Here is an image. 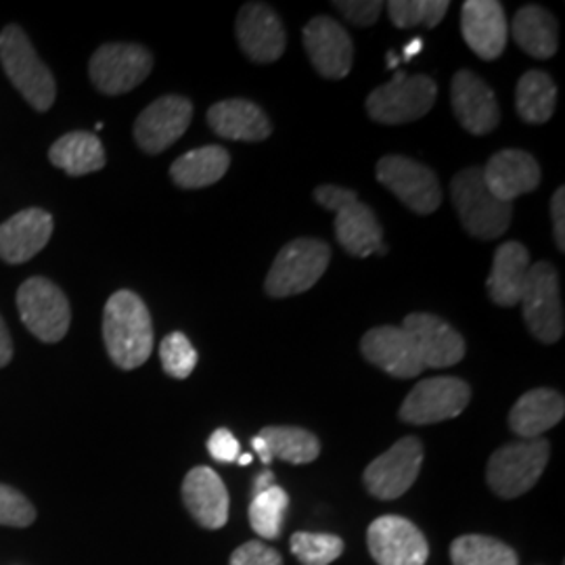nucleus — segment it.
I'll use <instances>...</instances> for the list:
<instances>
[{
  "mask_svg": "<svg viewBox=\"0 0 565 565\" xmlns=\"http://www.w3.org/2000/svg\"><path fill=\"white\" fill-rule=\"evenodd\" d=\"M103 340L109 359L124 371L139 369L153 350L151 315L141 298L128 289L116 291L103 310Z\"/></svg>",
  "mask_w": 565,
  "mask_h": 565,
  "instance_id": "nucleus-1",
  "label": "nucleus"
},
{
  "mask_svg": "<svg viewBox=\"0 0 565 565\" xmlns=\"http://www.w3.org/2000/svg\"><path fill=\"white\" fill-rule=\"evenodd\" d=\"M315 200L335 214V237L350 256L366 258L385 254L384 228L354 191L323 184L315 191Z\"/></svg>",
  "mask_w": 565,
  "mask_h": 565,
  "instance_id": "nucleus-2",
  "label": "nucleus"
},
{
  "mask_svg": "<svg viewBox=\"0 0 565 565\" xmlns=\"http://www.w3.org/2000/svg\"><path fill=\"white\" fill-rule=\"evenodd\" d=\"M0 61L11 84L34 109L46 111L55 103L57 86L51 70L39 60L34 46L20 25L0 32Z\"/></svg>",
  "mask_w": 565,
  "mask_h": 565,
  "instance_id": "nucleus-3",
  "label": "nucleus"
},
{
  "mask_svg": "<svg viewBox=\"0 0 565 565\" xmlns=\"http://www.w3.org/2000/svg\"><path fill=\"white\" fill-rule=\"evenodd\" d=\"M452 203L465 231L478 239H499L511 224V203L497 200L486 186L482 168H465L450 184Z\"/></svg>",
  "mask_w": 565,
  "mask_h": 565,
  "instance_id": "nucleus-4",
  "label": "nucleus"
},
{
  "mask_svg": "<svg viewBox=\"0 0 565 565\" xmlns=\"http://www.w3.org/2000/svg\"><path fill=\"white\" fill-rule=\"evenodd\" d=\"M551 455L545 438L501 446L488 461L486 482L501 499H518L541 480Z\"/></svg>",
  "mask_w": 565,
  "mask_h": 565,
  "instance_id": "nucleus-5",
  "label": "nucleus"
},
{
  "mask_svg": "<svg viewBox=\"0 0 565 565\" xmlns=\"http://www.w3.org/2000/svg\"><path fill=\"white\" fill-rule=\"evenodd\" d=\"M331 249L319 239H294L275 258L264 282L270 298H289L308 291L323 277Z\"/></svg>",
  "mask_w": 565,
  "mask_h": 565,
  "instance_id": "nucleus-6",
  "label": "nucleus"
},
{
  "mask_svg": "<svg viewBox=\"0 0 565 565\" xmlns=\"http://www.w3.org/2000/svg\"><path fill=\"white\" fill-rule=\"evenodd\" d=\"M520 302L530 333L543 343H555L564 335V303L559 275L548 263L530 264Z\"/></svg>",
  "mask_w": 565,
  "mask_h": 565,
  "instance_id": "nucleus-7",
  "label": "nucleus"
},
{
  "mask_svg": "<svg viewBox=\"0 0 565 565\" xmlns=\"http://www.w3.org/2000/svg\"><path fill=\"white\" fill-rule=\"evenodd\" d=\"M436 97L438 86L429 76H406L398 72L392 81L369 95L366 111L380 124L396 126L427 116Z\"/></svg>",
  "mask_w": 565,
  "mask_h": 565,
  "instance_id": "nucleus-8",
  "label": "nucleus"
},
{
  "mask_svg": "<svg viewBox=\"0 0 565 565\" xmlns=\"http://www.w3.org/2000/svg\"><path fill=\"white\" fill-rule=\"evenodd\" d=\"M18 308L28 331L41 342H60L72 323V310L65 294L55 282L42 277H32L21 285Z\"/></svg>",
  "mask_w": 565,
  "mask_h": 565,
  "instance_id": "nucleus-9",
  "label": "nucleus"
},
{
  "mask_svg": "<svg viewBox=\"0 0 565 565\" xmlns=\"http://www.w3.org/2000/svg\"><path fill=\"white\" fill-rule=\"evenodd\" d=\"M424 465V445L415 436L398 440L364 469V486L380 501H394L415 484Z\"/></svg>",
  "mask_w": 565,
  "mask_h": 565,
  "instance_id": "nucleus-10",
  "label": "nucleus"
},
{
  "mask_svg": "<svg viewBox=\"0 0 565 565\" xmlns=\"http://www.w3.org/2000/svg\"><path fill=\"white\" fill-rule=\"evenodd\" d=\"M377 181L390 189L408 210L422 216L434 214L443 202L438 177L424 163L403 156L382 158L377 163Z\"/></svg>",
  "mask_w": 565,
  "mask_h": 565,
  "instance_id": "nucleus-11",
  "label": "nucleus"
},
{
  "mask_svg": "<svg viewBox=\"0 0 565 565\" xmlns=\"http://www.w3.org/2000/svg\"><path fill=\"white\" fill-rule=\"evenodd\" d=\"M153 67L151 53L141 44H103L90 60V81L105 95H124L137 88Z\"/></svg>",
  "mask_w": 565,
  "mask_h": 565,
  "instance_id": "nucleus-12",
  "label": "nucleus"
},
{
  "mask_svg": "<svg viewBox=\"0 0 565 565\" xmlns=\"http://www.w3.org/2000/svg\"><path fill=\"white\" fill-rule=\"evenodd\" d=\"M471 387L459 377H429L411 390L401 406L404 424H440L459 417L469 404Z\"/></svg>",
  "mask_w": 565,
  "mask_h": 565,
  "instance_id": "nucleus-13",
  "label": "nucleus"
},
{
  "mask_svg": "<svg viewBox=\"0 0 565 565\" xmlns=\"http://www.w3.org/2000/svg\"><path fill=\"white\" fill-rule=\"evenodd\" d=\"M366 545L380 565H425L429 557L424 532L401 515L377 518L366 530Z\"/></svg>",
  "mask_w": 565,
  "mask_h": 565,
  "instance_id": "nucleus-14",
  "label": "nucleus"
},
{
  "mask_svg": "<svg viewBox=\"0 0 565 565\" xmlns=\"http://www.w3.org/2000/svg\"><path fill=\"white\" fill-rule=\"evenodd\" d=\"M303 46L315 70L329 81H342L350 74L354 46L350 34L331 18H315L303 28Z\"/></svg>",
  "mask_w": 565,
  "mask_h": 565,
  "instance_id": "nucleus-15",
  "label": "nucleus"
},
{
  "mask_svg": "<svg viewBox=\"0 0 565 565\" xmlns=\"http://www.w3.org/2000/svg\"><path fill=\"white\" fill-rule=\"evenodd\" d=\"M193 118V105L179 95L151 103L135 121V139L142 151L162 153L181 139Z\"/></svg>",
  "mask_w": 565,
  "mask_h": 565,
  "instance_id": "nucleus-16",
  "label": "nucleus"
},
{
  "mask_svg": "<svg viewBox=\"0 0 565 565\" xmlns=\"http://www.w3.org/2000/svg\"><path fill=\"white\" fill-rule=\"evenodd\" d=\"M403 329L415 343L425 369H446L463 361L465 340L443 319L413 312L404 319Z\"/></svg>",
  "mask_w": 565,
  "mask_h": 565,
  "instance_id": "nucleus-17",
  "label": "nucleus"
},
{
  "mask_svg": "<svg viewBox=\"0 0 565 565\" xmlns=\"http://www.w3.org/2000/svg\"><path fill=\"white\" fill-rule=\"evenodd\" d=\"M450 102L457 120L471 135H488L501 121L494 90L469 70L455 74L450 84Z\"/></svg>",
  "mask_w": 565,
  "mask_h": 565,
  "instance_id": "nucleus-18",
  "label": "nucleus"
},
{
  "mask_svg": "<svg viewBox=\"0 0 565 565\" xmlns=\"http://www.w3.org/2000/svg\"><path fill=\"white\" fill-rule=\"evenodd\" d=\"M237 41L243 53L256 63H275L285 51V28L275 9L264 2L243 4L237 15Z\"/></svg>",
  "mask_w": 565,
  "mask_h": 565,
  "instance_id": "nucleus-19",
  "label": "nucleus"
},
{
  "mask_svg": "<svg viewBox=\"0 0 565 565\" xmlns=\"http://www.w3.org/2000/svg\"><path fill=\"white\" fill-rule=\"evenodd\" d=\"M364 359L380 366L387 375L398 380H411L424 373V363L413 340L403 327H377L364 333L361 342Z\"/></svg>",
  "mask_w": 565,
  "mask_h": 565,
  "instance_id": "nucleus-20",
  "label": "nucleus"
},
{
  "mask_svg": "<svg viewBox=\"0 0 565 565\" xmlns=\"http://www.w3.org/2000/svg\"><path fill=\"white\" fill-rule=\"evenodd\" d=\"M467 46L486 61L499 60L507 46V18L497 0H467L461 9Z\"/></svg>",
  "mask_w": 565,
  "mask_h": 565,
  "instance_id": "nucleus-21",
  "label": "nucleus"
},
{
  "mask_svg": "<svg viewBox=\"0 0 565 565\" xmlns=\"http://www.w3.org/2000/svg\"><path fill=\"white\" fill-rule=\"evenodd\" d=\"M482 174L488 191L505 203L541 184V166L522 149H503L494 153L482 168Z\"/></svg>",
  "mask_w": 565,
  "mask_h": 565,
  "instance_id": "nucleus-22",
  "label": "nucleus"
},
{
  "mask_svg": "<svg viewBox=\"0 0 565 565\" xmlns=\"http://www.w3.org/2000/svg\"><path fill=\"white\" fill-rule=\"evenodd\" d=\"M53 235V216L30 207L0 224V258L9 264L32 260Z\"/></svg>",
  "mask_w": 565,
  "mask_h": 565,
  "instance_id": "nucleus-23",
  "label": "nucleus"
},
{
  "mask_svg": "<svg viewBox=\"0 0 565 565\" xmlns=\"http://www.w3.org/2000/svg\"><path fill=\"white\" fill-rule=\"evenodd\" d=\"M182 501L198 524L221 530L228 522V492L212 467H193L182 482Z\"/></svg>",
  "mask_w": 565,
  "mask_h": 565,
  "instance_id": "nucleus-24",
  "label": "nucleus"
},
{
  "mask_svg": "<svg viewBox=\"0 0 565 565\" xmlns=\"http://www.w3.org/2000/svg\"><path fill=\"white\" fill-rule=\"evenodd\" d=\"M565 415L564 396L555 390H530L513 404L509 413V427L522 440H536L551 427L559 424Z\"/></svg>",
  "mask_w": 565,
  "mask_h": 565,
  "instance_id": "nucleus-25",
  "label": "nucleus"
},
{
  "mask_svg": "<svg viewBox=\"0 0 565 565\" xmlns=\"http://www.w3.org/2000/svg\"><path fill=\"white\" fill-rule=\"evenodd\" d=\"M210 128L228 141H264L273 126L263 109L247 99H226L207 111Z\"/></svg>",
  "mask_w": 565,
  "mask_h": 565,
  "instance_id": "nucleus-26",
  "label": "nucleus"
},
{
  "mask_svg": "<svg viewBox=\"0 0 565 565\" xmlns=\"http://www.w3.org/2000/svg\"><path fill=\"white\" fill-rule=\"evenodd\" d=\"M530 270V254L522 243L507 242L497 249L488 277L490 300L499 306H515L522 298L525 277Z\"/></svg>",
  "mask_w": 565,
  "mask_h": 565,
  "instance_id": "nucleus-27",
  "label": "nucleus"
},
{
  "mask_svg": "<svg viewBox=\"0 0 565 565\" xmlns=\"http://www.w3.org/2000/svg\"><path fill=\"white\" fill-rule=\"evenodd\" d=\"M513 39L534 60H551L559 46L555 18L539 4H525L513 18Z\"/></svg>",
  "mask_w": 565,
  "mask_h": 565,
  "instance_id": "nucleus-28",
  "label": "nucleus"
},
{
  "mask_svg": "<svg viewBox=\"0 0 565 565\" xmlns=\"http://www.w3.org/2000/svg\"><path fill=\"white\" fill-rule=\"evenodd\" d=\"M231 166L224 147L207 145L181 156L170 168V177L182 189H202L221 181Z\"/></svg>",
  "mask_w": 565,
  "mask_h": 565,
  "instance_id": "nucleus-29",
  "label": "nucleus"
},
{
  "mask_svg": "<svg viewBox=\"0 0 565 565\" xmlns=\"http://www.w3.org/2000/svg\"><path fill=\"white\" fill-rule=\"evenodd\" d=\"M49 160L70 177H84L102 170L105 166V149L102 141L90 132H70L51 147Z\"/></svg>",
  "mask_w": 565,
  "mask_h": 565,
  "instance_id": "nucleus-30",
  "label": "nucleus"
},
{
  "mask_svg": "<svg viewBox=\"0 0 565 565\" xmlns=\"http://www.w3.org/2000/svg\"><path fill=\"white\" fill-rule=\"evenodd\" d=\"M258 436L266 445L270 461L279 459L285 463L306 465L312 463L321 455L319 438L302 427L270 425V427H264Z\"/></svg>",
  "mask_w": 565,
  "mask_h": 565,
  "instance_id": "nucleus-31",
  "label": "nucleus"
},
{
  "mask_svg": "<svg viewBox=\"0 0 565 565\" xmlns=\"http://www.w3.org/2000/svg\"><path fill=\"white\" fill-rule=\"evenodd\" d=\"M557 103V86L545 72H525L515 88V107L527 124H545Z\"/></svg>",
  "mask_w": 565,
  "mask_h": 565,
  "instance_id": "nucleus-32",
  "label": "nucleus"
},
{
  "mask_svg": "<svg viewBox=\"0 0 565 565\" xmlns=\"http://www.w3.org/2000/svg\"><path fill=\"white\" fill-rule=\"evenodd\" d=\"M452 565H520L518 553L499 539L465 534L450 545Z\"/></svg>",
  "mask_w": 565,
  "mask_h": 565,
  "instance_id": "nucleus-33",
  "label": "nucleus"
},
{
  "mask_svg": "<svg viewBox=\"0 0 565 565\" xmlns=\"http://www.w3.org/2000/svg\"><path fill=\"white\" fill-rule=\"evenodd\" d=\"M287 507H289V497L277 484L256 494L249 505V524L254 527V532L266 541L279 539Z\"/></svg>",
  "mask_w": 565,
  "mask_h": 565,
  "instance_id": "nucleus-34",
  "label": "nucleus"
},
{
  "mask_svg": "<svg viewBox=\"0 0 565 565\" xmlns=\"http://www.w3.org/2000/svg\"><path fill=\"white\" fill-rule=\"evenodd\" d=\"M385 7L392 23L404 30L413 25L436 28L440 21L445 20L450 2L448 0H392Z\"/></svg>",
  "mask_w": 565,
  "mask_h": 565,
  "instance_id": "nucleus-35",
  "label": "nucleus"
},
{
  "mask_svg": "<svg viewBox=\"0 0 565 565\" xmlns=\"http://www.w3.org/2000/svg\"><path fill=\"white\" fill-rule=\"evenodd\" d=\"M291 553L302 565H329L342 555L343 541L335 534L296 532L291 536Z\"/></svg>",
  "mask_w": 565,
  "mask_h": 565,
  "instance_id": "nucleus-36",
  "label": "nucleus"
},
{
  "mask_svg": "<svg viewBox=\"0 0 565 565\" xmlns=\"http://www.w3.org/2000/svg\"><path fill=\"white\" fill-rule=\"evenodd\" d=\"M160 359H162L163 371L170 377L186 380L198 364V350L193 348V343L184 333L174 331L163 338L162 345H160Z\"/></svg>",
  "mask_w": 565,
  "mask_h": 565,
  "instance_id": "nucleus-37",
  "label": "nucleus"
},
{
  "mask_svg": "<svg viewBox=\"0 0 565 565\" xmlns=\"http://www.w3.org/2000/svg\"><path fill=\"white\" fill-rule=\"evenodd\" d=\"M36 511L32 503L11 486L0 484V525L25 527L34 524Z\"/></svg>",
  "mask_w": 565,
  "mask_h": 565,
  "instance_id": "nucleus-38",
  "label": "nucleus"
},
{
  "mask_svg": "<svg viewBox=\"0 0 565 565\" xmlns=\"http://www.w3.org/2000/svg\"><path fill=\"white\" fill-rule=\"evenodd\" d=\"M333 7L342 13L345 20L352 21L354 25L366 28L380 20V13L385 4L380 0H338V2H333Z\"/></svg>",
  "mask_w": 565,
  "mask_h": 565,
  "instance_id": "nucleus-39",
  "label": "nucleus"
},
{
  "mask_svg": "<svg viewBox=\"0 0 565 565\" xmlns=\"http://www.w3.org/2000/svg\"><path fill=\"white\" fill-rule=\"evenodd\" d=\"M231 565H282L279 551L273 546L264 545L260 541H249L235 548L231 555Z\"/></svg>",
  "mask_w": 565,
  "mask_h": 565,
  "instance_id": "nucleus-40",
  "label": "nucleus"
},
{
  "mask_svg": "<svg viewBox=\"0 0 565 565\" xmlns=\"http://www.w3.org/2000/svg\"><path fill=\"white\" fill-rule=\"evenodd\" d=\"M207 450L212 455L214 461L218 463H237V459L242 457V445L239 440L228 431V429H216L210 440H207Z\"/></svg>",
  "mask_w": 565,
  "mask_h": 565,
  "instance_id": "nucleus-41",
  "label": "nucleus"
},
{
  "mask_svg": "<svg viewBox=\"0 0 565 565\" xmlns=\"http://www.w3.org/2000/svg\"><path fill=\"white\" fill-rule=\"evenodd\" d=\"M551 218H553V231L555 242L559 252H565V189L559 186L551 200Z\"/></svg>",
  "mask_w": 565,
  "mask_h": 565,
  "instance_id": "nucleus-42",
  "label": "nucleus"
},
{
  "mask_svg": "<svg viewBox=\"0 0 565 565\" xmlns=\"http://www.w3.org/2000/svg\"><path fill=\"white\" fill-rule=\"evenodd\" d=\"M11 359H13V342L7 324L0 319V366H7L11 363Z\"/></svg>",
  "mask_w": 565,
  "mask_h": 565,
  "instance_id": "nucleus-43",
  "label": "nucleus"
},
{
  "mask_svg": "<svg viewBox=\"0 0 565 565\" xmlns=\"http://www.w3.org/2000/svg\"><path fill=\"white\" fill-rule=\"evenodd\" d=\"M273 486H275V473L273 471H263L256 478V482H254V497L260 494L264 490H268V488H273Z\"/></svg>",
  "mask_w": 565,
  "mask_h": 565,
  "instance_id": "nucleus-44",
  "label": "nucleus"
},
{
  "mask_svg": "<svg viewBox=\"0 0 565 565\" xmlns=\"http://www.w3.org/2000/svg\"><path fill=\"white\" fill-rule=\"evenodd\" d=\"M424 51V41L422 39H415V41L408 42L406 46H404V60L411 61L417 53H422Z\"/></svg>",
  "mask_w": 565,
  "mask_h": 565,
  "instance_id": "nucleus-45",
  "label": "nucleus"
},
{
  "mask_svg": "<svg viewBox=\"0 0 565 565\" xmlns=\"http://www.w3.org/2000/svg\"><path fill=\"white\" fill-rule=\"evenodd\" d=\"M252 446H254V450H256V455L260 457V461H263V463H270L268 450H266V445H264V440L260 436H256V438L252 440Z\"/></svg>",
  "mask_w": 565,
  "mask_h": 565,
  "instance_id": "nucleus-46",
  "label": "nucleus"
},
{
  "mask_svg": "<svg viewBox=\"0 0 565 565\" xmlns=\"http://www.w3.org/2000/svg\"><path fill=\"white\" fill-rule=\"evenodd\" d=\"M396 65H398V57L394 53H390L387 55V67H396Z\"/></svg>",
  "mask_w": 565,
  "mask_h": 565,
  "instance_id": "nucleus-47",
  "label": "nucleus"
},
{
  "mask_svg": "<svg viewBox=\"0 0 565 565\" xmlns=\"http://www.w3.org/2000/svg\"><path fill=\"white\" fill-rule=\"evenodd\" d=\"M237 461H239V465H249L252 463V455H242Z\"/></svg>",
  "mask_w": 565,
  "mask_h": 565,
  "instance_id": "nucleus-48",
  "label": "nucleus"
}]
</instances>
